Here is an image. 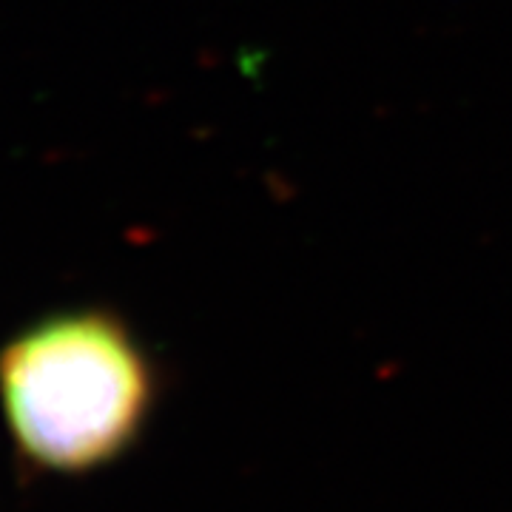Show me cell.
<instances>
[{
    "instance_id": "cell-1",
    "label": "cell",
    "mask_w": 512,
    "mask_h": 512,
    "mask_svg": "<svg viewBox=\"0 0 512 512\" xmlns=\"http://www.w3.org/2000/svg\"><path fill=\"white\" fill-rule=\"evenodd\" d=\"M157 404L154 362L123 319L66 311L0 350L3 419L32 464L92 473L143 439Z\"/></svg>"
}]
</instances>
